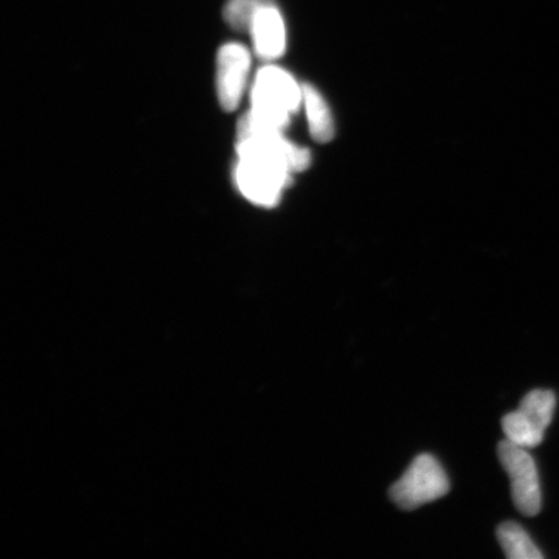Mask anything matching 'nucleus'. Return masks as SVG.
<instances>
[{
  "label": "nucleus",
  "mask_w": 559,
  "mask_h": 559,
  "mask_svg": "<svg viewBox=\"0 0 559 559\" xmlns=\"http://www.w3.org/2000/svg\"><path fill=\"white\" fill-rule=\"evenodd\" d=\"M239 163L235 179L240 192L255 205L278 204L283 191L292 183L298 146L278 132L240 139L237 143Z\"/></svg>",
  "instance_id": "obj_1"
},
{
  "label": "nucleus",
  "mask_w": 559,
  "mask_h": 559,
  "mask_svg": "<svg viewBox=\"0 0 559 559\" xmlns=\"http://www.w3.org/2000/svg\"><path fill=\"white\" fill-rule=\"evenodd\" d=\"M251 103L253 108L249 116L257 123L263 128L283 131L289 124L290 116L304 103V86L300 87L284 69L264 67L257 74Z\"/></svg>",
  "instance_id": "obj_2"
},
{
  "label": "nucleus",
  "mask_w": 559,
  "mask_h": 559,
  "mask_svg": "<svg viewBox=\"0 0 559 559\" xmlns=\"http://www.w3.org/2000/svg\"><path fill=\"white\" fill-rule=\"evenodd\" d=\"M450 480L439 461L429 453L418 454L407 472L390 488V498L404 510H414L443 498Z\"/></svg>",
  "instance_id": "obj_3"
},
{
  "label": "nucleus",
  "mask_w": 559,
  "mask_h": 559,
  "mask_svg": "<svg viewBox=\"0 0 559 559\" xmlns=\"http://www.w3.org/2000/svg\"><path fill=\"white\" fill-rule=\"evenodd\" d=\"M499 460L512 484L514 506L524 515L535 516L542 510V489L535 460L527 449L506 439L498 447Z\"/></svg>",
  "instance_id": "obj_5"
},
{
  "label": "nucleus",
  "mask_w": 559,
  "mask_h": 559,
  "mask_svg": "<svg viewBox=\"0 0 559 559\" xmlns=\"http://www.w3.org/2000/svg\"><path fill=\"white\" fill-rule=\"evenodd\" d=\"M251 58L248 48L228 44L218 53V96L222 108L233 111L242 99L247 88Z\"/></svg>",
  "instance_id": "obj_6"
},
{
  "label": "nucleus",
  "mask_w": 559,
  "mask_h": 559,
  "mask_svg": "<svg viewBox=\"0 0 559 559\" xmlns=\"http://www.w3.org/2000/svg\"><path fill=\"white\" fill-rule=\"evenodd\" d=\"M498 539L502 550L510 559H543L544 556L531 537L515 522H506L498 528Z\"/></svg>",
  "instance_id": "obj_9"
},
{
  "label": "nucleus",
  "mask_w": 559,
  "mask_h": 559,
  "mask_svg": "<svg viewBox=\"0 0 559 559\" xmlns=\"http://www.w3.org/2000/svg\"><path fill=\"white\" fill-rule=\"evenodd\" d=\"M304 104L311 136L319 143H328L334 138L333 116L324 96L311 85H304Z\"/></svg>",
  "instance_id": "obj_8"
},
{
  "label": "nucleus",
  "mask_w": 559,
  "mask_h": 559,
  "mask_svg": "<svg viewBox=\"0 0 559 559\" xmlns=\"http://www.w3.org/2000/svg\"><path fill=\"white\" fill-rule=\"evenodd\" d=\"M269 0H228L223 16L234 31L249 33L258 11Z\"/></svg>",
  "instance_id": "obj_10"
},
{
  "label": "nucleus",
  "mask_w": 559,
  "mask_h": 559,
  "mask_svg": "<svg viewBox=\"0 0 559 559\" xmlns=\"http://www.w3.org/2000/svg\"><path fill=\"white\" fill-rule=\"evenodd\" d=\"M556 403L554 391H531L523 397L519 409L502 418L507 439L527 450L539 445L554 419Z\"/></svg>",
  "instance_id": "obj_4"
},
{
  "label": "nucleus",
  "mask_w": 559,
  "mask_h": 559,
  "mask_svg": "<svg viewBox=\"0 0 559 559\" xmlns=\"http://www.w3.org/2000/svg\"><path fill=\"white\" fill-rule=\"evenodd\" d=\"M254 50L263 60H276L285 52L286 29L282 12L274 0L261 7L250 27Z\"/></svg>",
  "instance_id": "obj_7"
}]
</instances>
